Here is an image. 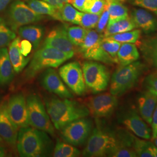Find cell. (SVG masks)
<instances>
[{
	"instance_id": "1",
	"label": "cell",
	"mask_w": 157,
	"mask_h": 157,
	"mask_svg": "<svg viewBox=\"0 0 157 157\" xmlns=\"http://www.w3.org/2000/svg\"><path fill=\"white\" fill-rule=\"evenodd\" d=\"M132 133L129 130L119 129L113 131L97 126L93 129L82 155L87 157H109L119 146L132 147Z\"/></svg>"
},
{
	"instance_id": "2",
	"label": "cell",
	"mask_w": 157,
	"mask_h": 157,
	"mask_svg": "<svg viewBox=\"0 0 157 157\" xmlns=\"http://www.w3.org/2000/svg\"><path fill=\"white\" fill-rule=\"evenodd\" d=\"M17 147L22 157H48L54 150V143L47 133L29 126L19 129Z\"/></svg>"
},
{
	"instance_id": "3",
	"label": "cell",
	"mask_w": 157,
	"mask_h": 157,
	"mask_svg": "<svg viewBox=\"0 0 157 157\" xmlns=\"http://www.w3.org/2000/svg\"><path fill=\"white\" fill-rule=\"evenodd\" d=\"M45 106L52 123L58 130L75 120L90 115L86 105L69 98H51L45 101Z\"/></svg>"
},
{
	"instance_id": "4",
	"label": "cell",
	"mask_w": 157,
	"mask_h": 157,
	"mask_svg": "<svg viewBox=\"0 0 157 157\" xmlns=\"http://www.w3.org/2000/svg\"><path fill=\"white\" fill-rule=\"evenodd\" d=\"M145 68L144 64L137 61L127 65H120L112 75L110 93L119 97L131 90L139 82Z\"/></svg>"
},
{
	"instance_id": "5",
	"label": "cell",
	"mask_w": 157,
	"mask_h": 157,
	"mask_svg": "<svg viewBox=\"0 0 157 157\" xmlns=\"http://www.w3.org/2000/svg\"><path fill=\"white\" fill-rule=\"evenodd\" d=\"M73 56L54 48L44 45L34 53L26 70L25 76L27 78H32L43 69L59 67Z\"/></svg>"
},
{
	"instance_id": "6",
	"label": "cell",
	"mask_w": 157,
	"mask_h": 157,
	"mask_svg": "<svg viewBox=\"0 0 157 157\" xmlns=\"http://www.w3.org/2000/svg\"><path fill=\"white\" fill-rule=\"evenodd\" d=\"M104 36L96 30H88L83 43L79 47V52L84 58L107 65H113L116 61L110 56L102 47Z\"/></svg>"
},
{
	"instance_id": "7",
	"label": "cell",
	"mask_w": 157,
	"mask_h": 157,
	"mask_svg": "<svg viewBox=\"0 0 157 157\" xmlns=\"http://www.w3.org/2000/svg\"><path fill=\"white\" fill-rule=\"evenodd\" d=\"M29 125L54 136L55 128L39 97L30 94L26 98Z\"/></svg>"
},
{
	"instance_id": "8",
	"label": "cell",
	"mask_w": 157,
	"mask_h": 157,
	"mask_svg": "<svg viewBox=\"0 0 157 157\" xmlns=\"http://www.w3.org/2000/svg\"><path fill=\"white\" fill-rule=\"evenodd\" d=\"M82 71L86 87L94 93L106 90L109 83L110 73L105 65L94 61H86Z\"/></svg>"
},
{
	"instance_id": "9",
	"label": "cell",
	"mask_w": 157,
	"mask_h": 157,
	"mask_svg": "<svg viewBox=\"0 0 157 157\" xmlns=\"http://www.w3.org/2000/svg\"><path fill=\"white\" fill-rule=\"evenodd\" d=\"M93 122L88 118L75 120L61 130V137L63 141L74 146L85 144L93 131Z\"/></svg>"
},
{
	"instance_id": "10",
	"label": "cell",
	"mask_w": 157,
	"mask_h": 157,
	"mask_svg": "<svg viewBox=\"0 0 157 157\" xmlns=\"http://www.w3.org/2000/svg\"><path fill=\"white\" fill-rule=\"evenodd\" d=\"M43 17V15L33 11L25 2L17 0L10 7L8 23L12 30L15 32L23 26L37 22Z\"/></svg>"
},
{
	"instance_id": "11",
	"label": "cell",
	"mask_w": 157,
	"mask_h": 157,
	"mask_svg": "<svg viewBox=\"0 0 157 157\" xmlns=\"http://www.w3.org/2000/svg\"><path fill=\"white\" fill-rule=\"evenodd\" d=\"M59 74L67 87L78 95L84 94L86 90L82 67L78 62H69L59 69Z\"/></svg>"
},
{
	"instance_id": "12",
	"label": "cell",
	"mask_w": 157,
	"mask_h": 157,
	"mask_svg": "<svg viewBox=\"0 0 157 157\" xmlns=\"http://www.w3.org/2000/svg\"><path fill=\"white\" fill-rule=\"evenodd\" d=\"M117 96L106 93L90 97L86 102L90 113L96 118L111 117L118 107Z\"/></svg>"
},
{
	"instance_id": "13",
	"label": "cell",
	"mask_w": 157,
	"mask_h": 157,
	"mask_svg": "<svg viewBox=\"0 0 157 157\" xmlns=\"http://www.w3.org/2000/svg\"><path fill=\"white\" fill-rule=\"evenodd\" d=\"M118 118L120 123L135 136L146 140L151 138V129L135 109L121 112Z\"/></svg>"
},
{
	"instance_id": "14",
	"label": "cell",
	"mask_w": 157,
	"mask_h": 157,
	"mask_svg": "<svg viewBox=\"0 0 157 157\" xmlns=\"http://www.w3.org/2000/svg\"><path fill=\"white\" fill-rule=\"evenodd\" d=\"M7 109L12 121L19 129L29 126L26 99L23 93L12 94L7 101Z\"/></svg>"
},
{
	"instance_id": "15",
	"label": "cell",
	"mask_w": 157,
	"mask_h": 157,
	"mask_svg": "<svg viewBox=\"0 0 157 157\" xmlns=\"http://www.w3.org/2000/svg\"><path fill=\"white\" fill-rule=\"evenodd\" d=\"M41 84L45 90L62 98H72L73 95L63 83L60 76L52 68L46 69L41 77Z\"/></svg>"
},
{
	"instance_id": "16",
	"label": "cell",
	"mask_w": 157,
	"mask_h": 157,
	"mask_svg": "<svg viewBox=\"0 0 157 157\" xmlns=\"http://www.w3.org/2000/svg\"><path fill=\"white\" fill-rule=\"evenodd\" d=\"M44 45L54 48L73 56L75 53V45L67 35V28L63 26L53 29L46 37Z\"/></svg>"
},
{
	"instance_id": "17",
	"label": "cell",
	"mask_w": 157,
	"mask_h": 157,
	"mask_svg": "<svg viewBox=\"0 0 157 157\" xmlns=\"http://www.w3.org/2000/svg\"><path fill=\"white\" fill-rule=\"evenodd\" d=\"M18 129L8 112L7 101L0 102V136L9 145L14 147L17 145Z\"/></svg>"
},
{
	"instance_id": "18",
	"label": "cell",
	"mask_w": 157,
	"mask_h": 157,
	"mask_svg": "<svg viewBox=\"0 0 157 157\" xmlns=\"http://www.w3.org/2000/svg\"><path fill=\"white\" fill-rule=\"evenodd\" d=\"M130 17L136 28L144 33H150L157 31V18L151 12L141 8H135L132 11Z\"/></svg>"
},
{
	"instance_id": "19",
	"label": "cell",
	"mask_w": 157,
	"mask_h": 157,
	"mask_svg": "<svg viewBox=\"0 0 157 157\" xmlns=\"http://www.w3.org/2000/svg\"><path fill=\"white\" fill-rule=\"evenodd\" d=\"M139 113L147 124L151 125L152 115L157 105V96L148 90L139 95L137 99Z\"/></svg>"
},
{
	"instance_id": "20",
	"label": "cell",
	"mask_w": 157,
	"mask_h": 157,
	"mask_svg": "<svg viewBox=\"0 0 157 157\" xmlns=\"http://www.w3.org/2000/svg\"><path fill=\"white\" fill-rule=\"evenodd\" d=\"M20 38L16 37L10 43L8 47L10 59L15 72L17 73L22 71L30 60L29 58L23 56L20 50Z\"/></svg>"
},
{
	"instance_id": "21",
	"label": "cell",
	"mask_w": 157,
	"mask_h": 157,
	"mask_svg": "<svg viewBox=\"0 0 157 157\" xmlns=\"http://www.w3.org/2000/svg\"><path fill=\"white\" fill-rule=\"evenodd\" d=\"M14 72L8 50L6 47L0 48V86H6L11 83Z\"/></svg>"
},
{
	"instance_id": "22",
	"label": "cell",
	"mask_w": 157,
	"mask_h": 157,
	"mask_svg": "<svg viewBox=\"0 0 157 157\" xmlns=\"http://www.w3.org/2000/svg\"><path fill=\"white\" fill-rule=\"evenodd\" d=\"M19 35L23 39L27 40L36 50L44 35V29L38 25H25L17 30Z\"/></svg>"
},
{
	"instance_id": "23",
	"label": "cell",
	"mask_w": 157,
	"mask_h": 157,
	"mask_svg": "<svg viewBox=\"0 0 157 157\" xmlns=\"http://www.w3.org/2000/svg\"><path fill=\"white\" fill-rule=\"evenodd\" d=\"M25 2L37 13L41 15H48L55 20L62 21L59 8L51 6L43 0H25Z\"/></svg>"
},
{
	"instance_id": "24",
	"label": "cell",
	"mask_w": 157,
	"mask_h": 157,
	"mask_svg": "<svg viewBox=\"0 0 157 157\" xmlns=\"http://www.w3.org/2000/svg\"><path fill=\"white\" fill-rule=\"evenodd\" d=\"M139 56L135 43H122L117 54L118 63L120 65H127L137 61Z\"/></svg>"
},
{
	"instance_id": "25",
	"label": "cell",
	"mask_w": 157,
	"mask_h": 157,
	"mask_svg": "<svg viewBox=\"0 0 157 157\" xmlns=\"http://www.w3.org/2000/svg\"><path fill=\"white\" fill-rule=\"evenodd\" d=\"M135 29H137L136 26L129 16L115 22L108 23L103 36L104 37H108L113 34L123 33Z\"/></svg>"
},
{
	"instance_id": "26",
	"label": "cell",
	"mask_w": 157,
	"mask_h": 157,
	"mask_svg": "<svg viewBox=\"0 0 157 157\" xmlns=\"http://www.w3.org/2000/svg\"><path fill=\"white\" fill-rule=\"evenodd\" d=\"M106 9L109 13L108 23L115 22L129 17L127 8L119 1H107Z\"/></svg>"
},
{
	"instance_id": "27",
	"label": "cell",
	"mask_w": 157,
	"mask_h": 157,
	"mask_svg": "<svg viewBox=\"0 0 157 157\" xmlns=\"http://www.w3.org/2000/svg\"><path fill=\"white\" fill-rule=\"evenodd\" d=\"M81 152L74 146L65 141H57L53 150L54 157H79Z\"/></svg>"
},
{
	"instance_id": "28",
	"label": "cell",
	"mask_w": 157,
	"mask_h": 157,
	"mask_svg": "<svg viewBox=\"0 0 157 157\" xmlns=\"http://www.w3.org/2000/svg\"><path fill=\"white\" fill-rule=\"evenodd\" d=\"M59 12L62 22H67L79 25L82 12L76 10L71 4L65 3L59 8Z\"/></svg>"
},
{
	"instance_id": "29",
	"label": "cell",
	"mask_w": 157,
	"mask_h": 157,
	"mask_svg": "<svg viewBox=\"0 0 157 157\" xmlns=\"http://www.w3.org/2000/svg\"><path fill=\"white\" fill-rule=\"evenodd\" d=\"M151 142L146 139L140 138L137 136H132V147L136 152L137 156L139 157H152L150 151V147Z\"/></svg>"
},
{
	"instance_id": "30",
	"label": "cell",
	"mask_w": 157,
	"mask_h": 157,
	"mask_svg": "<svg viewBox=\"0 0 157 157\" xmlns=\"http://www.w3.org/2000/svg\"><path fill=\"white\" fill-rule=\"evenodd\" d=\"M141 30L139 29L115 34L108 36L121 43H136L140 37Z\"/></svg>"
},
{
	"instance_id": "31",
	"label": "cell",
	"mask_w": 157,
	"mask_h": 157,
	"mask_svg": "<svg viewBox=\"0 0 157 157\" xmlns=\"http://www.w3.org/2000/svg\"><path fill=\"white\" fill-rule=\"evenodd\" d=\"M88 30L82 26H71L67 28L68 37L75 46L80 47L84 41Z\"/></svg>"
},
{
	"instance_id": "32",
	"label": "cell",
	"mask_w": 157,
	"mask_h": 157,
	"mask_svg": "<svg viewBox=\"0 0 157 157\" xmlns=\"http://www.w3.org/2000/svg\"><path fill=\"white\" fill-rule=\"evenodd\" d=\"M16 38V34L6 23L0 19V48L9 45L10 43Z\"/></svg>"
},
{
	"instance_id": "33",
	"label": "cell",
	"mask_w": 157,
	"mask_h": 157,
	"mask_svg": "<svg viewBox=\"0 0 157 157\" xmlns=\"http://www.w3.org/2000/svg\"><path fill=\"white\" fill-rule=\"evenodd\" d=\"M101 44L103 49L118 63L117 54L122 43L112 39L109 37H103Z\"/></svg>"
},
{
	"instance_id": "34",
	"label": "cell",
	"mask_w": 157,
	"mask_h": 157,
	"mask_svg": "<svg viewBox=\"0 0 157 157\" xmlns=\"http://www.w3.org/2000/svg\"><path fill=\"white\" fill-rule=\"evenodd\" d=\"M106 0H87L83 12L101 15L105 9Z\"/></svg>"
},
{
	"instance_id": "35",
	"label": "cell",
	"mask_w": 157,
	"mask_h": 157,
	"mask_svg": "<svg viewBox=\"0 0 157 157\" xmlns=\"http://www.w3.org/2000/svg\"><path fill=\"white\" fill-rule=\"evenodd\" d=\"M100 15L82 12L79 25L87 30L96 28Z\"/></svg>"
},
{
	"instance_id": "36",
	"label": "cell",
	"mask_w": 157,
	"mask_h": 157,
	"mask_svg": "<svg viewBox=\"0 0 157 157\" xmlns=\"http://www.w3.org/2000/svg\"><path fill=\"white\" fill-rule=\"evenodd\" d=\"M133 6L146 9L157 16V0H129Z\"/></svg>"
},
{
	"instance_id": "37",
	"label": "cell",
	"mask_w": 157,
	"mask_h": 157,
	"mask_svg": "<svg viewBox=\"0 0 157 157\" xmlns=\"http://www.w3.org/2000/svg\"><path fill=\"white\" fill-rule=\"evenodd\" d=\"M111 157H136L137 154L133 148L128 146H119L112 154L110 155Z\"/></svg>"
},
{
	"instance_id": "38",
	"label": "cell",
	"mask_w": 157,
	"mask_h": 157,
	"mask_svg": "<svg viewBox=\"0 0 157 157\" xmlns=\"http://www.w3.org/2000/svg\"><path fill=\"white\" fill-rule=\"evenodd\" d=\"M145 52L147 57L151 60L153 65L157 69V41L150 42L145 47Z\"/></svg>"
},
{
	"instance_id": "39",
	"label": "cell",
	"mask_w": 157,
	"mask_h": 157,
	"mask_svg": "<svg viewBox=\"0 0 157 157\" xmlns=\"http://www.w3.org/2000/svg\"><path fill=\"white\" fill-rule=\"evenodd\" d=\"M108 21H109V13L105 7V9L104 10V11L102 12V13L100 15L97 25L95 28L96 31L99 33H102L107 27Z\"/></svg>"
},
{
	"instance_id": "40",
	"label": "cell",
	"mask_w": 157,
	"mask_h": 157,
	"mask_svg": "<svg viewBox=\"0 0 157 157\" xmlns=\"http://www.w3.org/2000/svg\"><path fill=\"white\" fill-rule=\"evenodd\" d=\"M147 90L157 96V73H152L146 79Z\"/></svg>"
},
{
	"instance_id": "41",
	"label": "cell",
	"mask_w": 157,
	"mask_h": 157,
	"mask_svg": "<svg viewBox=\"0 0 157 157\" xmlns=\"http://www.w3.org/2000/svg\"><path fill=\"white\" fill-rule=\"evenodd\" d=\"M32 43L27 40L24 39L20 42V50L23 56H28L32 49Z\"/></svg>"
},
{
	"instance_id": "42",
	"label": "cell",
	"mask_w": 157,
	"mask_h": 157,
	"mask_svg": "<svg viewBox=\"0 0 157 157\" xmlns=\"http://www.w3.org/2000/svg\"><path fill=\"white\" fill-rule=\"evenodd\" d=\"M151 126V139L153 140L157 135V105L152 115Z\"/></svg>"
},
{
	"instance_id": "43",
	"label": "cell",
	"mask_w": 157,
	"mask_h": 157,
	"mask_svg": "<svg viewBox=\"0 0 157 157\" xmlns=\"http://www.w3.org/2000/svg\"><path fill=\"white\" fill-rule=\"evenodd\" d=\"M86 1L87 0H69L68 3L72 4L74 8L78 11L83 12Z\"/></svg>"
},
{
	"instance_id": "44",
	"label": "cell",
	"mask_w": 157,
	"mask_h": 157,
	"mask_svg": "<svg viewBox=\"0 0 157 157\" xmlns=\"http://www.w3.org/2000/svg\"><path fill=\"white\" fill-rule=\"evenodd\" d=\"M50 4V5L54 6L57 8H61L65 3L69 2V0H43Z\"/></svg>"
},
{
	"instance_id": "45",
	"label": "cell",
	"mask_w": 157,
	"mask_h": 157,
	"mask_svg": "<svg viewBox=\"0 0 157 157\" xmlns=\"http://www.w3.org/2000/svg\"><path fill=\"white\" fill-rule=\"evenodd\" d=\"M12 0H0V12L4 11Z\"/></svg>"
},
{
	"instance_id": "46",
	"label": "cell",
	"mask_w": 157,
	"mask_h": 157,
	"mask_svg": "<svg viewBox=\"0 0 157 157\" xmlns=\"http://www.w3.org/2000/svg\"><path fill=\"white\" fill-rule=\"evenodd\" d=\"M150 151L152 157H157V147L152 143L150 144Z\"/></svg>"
},
{
	"instance_id": "47",
	"label": "cell",
	"mask_w": 157,
	"mask_h": 157,
	"mask_svg": "<svg viewBox=\"0 0 157 157\" xmlns=\"http://www.w3.org/2000/svg\"><path fill=\"white\" fill-rule=\"evenodd\" d=\"M6 150L2 145L0 144V157H6Z\"/></svg>"
},
{
	"instance_id": "48",
	"label": "cell",
	"mask_w": 157,
	"mask_h": 157,
	"mask_svg": "<svg viewBox=\"0 0 157 157\" xmlns=\"http://www.w3.org/2000/svg\"><path fill=\"white\" fill-rule=\"evenodd\" d=\"M152 140L154 141V145L156 146L157 147V136Z\"/></svg>"
},
{
	"instance_id": "49",
	"label": "cell",
	"mask_w": 157,
	"mask_h": 157,
	"mask_svg": "<svg viewBox=\"0 0 157 157\" xmlns=\"http://www.w3.org/2000/svg\"><path fill=\"white\" fill-rule=\"evenodd\" d=\"M3 140H4L2 139V138L0 136V144H1V145H2V144H3Z\"/></svg>"
},
{
	"instance_id": "50",
	"label": "cell",
	"mask_w": 157,
	"mask_h": 157,
	"mask_svg": "<svg viewBox=\"0 0 157 157\" xmlns=\"http://www.w3.org/2000/svg\"><path fill=\"white\" fill-rule=\"evenodd\" d=\"M106 1H111V0H106ZM117 1H120V0H117Z\"/></svg>"
},
{
	"instance_id": "51",
	"label": "cell",
	"mask_w": 157,
	"mask_h": 157,
	"mask_svg": "<svg viewBox=\"0 0 157 157\" xmlns=\"http://www.w3.org/2000/svg\"><path fill=\"white\" fill-rule=\"evenodd\" d=\"M155 40H157V39H155Z\"/></svg>"
}]
</instances>
